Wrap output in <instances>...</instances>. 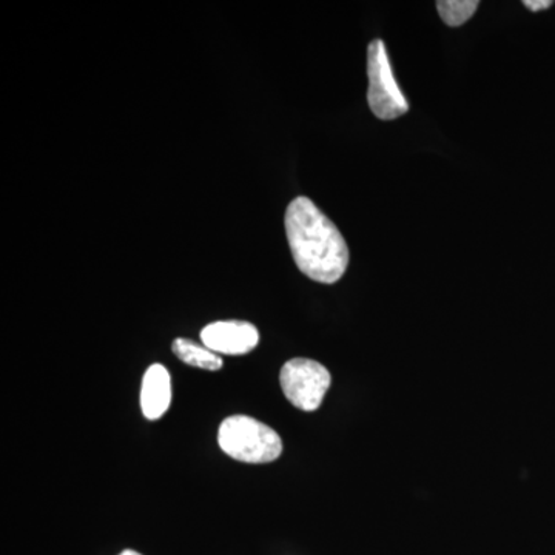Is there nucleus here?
I'll list each match as a JSON object with an SVG mask.
<instances>
[{
	"instance_id": "nucleus-1",
	"label": "nucleus",
	"mask_w": 555,
	"mask_h": 555,
	"mask_svg": "<svg viewBox=\"0 0 555 555\" xmlns=\"http://www.w3.org/2000/svg\"><path fill=\"white\" fill-rule=\"evenodd\" d=\"M286 235L297 268L317 283L334 284L349 266L347 247L337 225L312 199L298 196L288 204Z\"/></svg>"
},
{
	"instance_id": "nucleus-2",
	"label": "nucleus",
	"mask_w": 555,
	"mask_h": 555,
	"mask_svg": "<svg viewBox=\"0 0 555 555\" xmlns=\"http://www.w3.org/2000/svg\"><path fill=\"white\" fill-rule=\"evenodd\" d=\"M219 448L232 459L251 465L275 462L283 452V441L272 427L247 415H233L221 423Z\"/></svg>"
},
{
	"instance_id": "nucleus-3",
	"label": "nucleus",
	"mask_w": 555,
	"mask_h": 555,
	"mask_svg": "<svg viewBox=\"0 0 555 555\" xmlns=\"http://www.w3.org/2000/svg\"><path fill=\"white\" fill-rule=\"evenodd\" d=\"M367 78L369 107L378 119L393 120L406 115L409 104L398 87L383 40L375 39L369 43Z\"/></svg>"
},
{
	"instance_id": "nucleus-4",
	"label": "nucleus",
	"mask_w": 555,
	"mask_h": 555,
	"mask_svg": "<svg viewBox=\"0 0 555 555\" xmlns=\"http://www.w3.org/2000/svg\"><path fill=\"white\" fill-rule=\"evenodd\" d=\"M281 387L295 408L305 412L317 411L331 387V372L318 361L294 358L281 369Z\"/></svg>"
},
{
	"instance_id": "nucleus-5",
	"label": "nucleus",
	"mask_w": 555,
	"mask_h": 555,
	"mask_svg": "<svg viewBox=\"0 0 555 555\" xmlns=\"http://www.w3.org/2000/svg\"><path fill=\"white\" fill-rule=\"evenodd\" d=\"M201 341L218 356H246L258 346L259 332L247 321H217L201 331Z\"/></svg>"
},
{
	"instance_id": "nucleus-6",
	"label": "nucleus",
	"mask_w": 555,
	"mask_h": 555,
	"mask_svg": "<svg viewBox=\"0 0 555 555\" xmlns=\"http://www.w3.org/2000/svg\"><path fill=\"white\" fill-rule=\"evenodd\" d=\"M171 401L170 374L163 364H152L141 386V409L145 418L159 420L169 411Z\"/></svg>"
},
{
	"instance_id": "nucleus-7",
	"label": "nucleus",
	"mask_w": 555,
	"mask_h": 555,
	"mask_svg": "<svg viewBox=\"0 0 555 555\" xmlns=\"http://www.w3.org/2000/svg\"><path fill=\"white\" fill-rule=\"evenodd\" d=\"M171 350L188 366L204 369V371H219L222 367L221 356L192 339H175Z\"/></svg>"
},
{
	"instance_id": "nucleus-8",
	"label": "nucleus",
	"mask_w": 555,
	"mask_h": 555,
	"mask_svg": "<svg viewBox=\"0 0 555 555\" xmlns=\"http://www.w3.org/2000/svg\"><path fill=\"white\" fill-rule=\"evenodd\" d=\"M478 5V0H441L437 2V10L444 24L449 27H460L476 14Z\"/></svg>"
},
{
	"instance_id": "nucleus-9",
	"label": "nucleus",
	"mask_w": 555,
	"mask_h": 555,
	"mask_svg": "<svg viewBox=\"0 0 555 555\" xmlns=\"http://www.w3.org/2000/svg\"><path fill=\"white\" fill-rule=\"evenodd\" d=\"M525 7L531 11L547 10L553 7V0H525Z\"/></svg>"
},
{
	"instance_id": "nucleus-10",
	"label": "nucleus",
	"mask_w": 555,
	"mask_h": 555,
	"mask_svg": "<svg viewBox=\"0 0 555 555\" xmlns=\"http://www.w3.org/2000/svg\"><path fill=\"white\" fill-rule=\"evenodd\" d=\"M119 555H142V554H139V553H137V551H133V550H126V551H122V553H120Z\"/></svg>"
}]
</instances>
